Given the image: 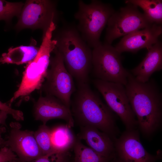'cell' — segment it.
Here are the masks:
<instances>
[{"label":"cell","instance_id":"cell-1","mask_svg":"<svg viewBox=\"0 0 162 162\" xmlns=\"http://www.w3.org/2000/svg\"><path fill=\"white\" fill-rule=\"evenodd\" d=\"M125 86L137 125L145 136H151L162 122V96L158 87L153 80L140 82L130 73Z\"/></svg>","mask_w":162,"mask_h":162},{"label":"cell","instance_id":"cell-2","mask_svg":"<svg viewBox=\"0 0 162 162\" xmlns=\"http://www.w3.org/2000/svg\"><path fill=\"white\" fill-rule=\"evenodd\" d=\"M72 95L70 109L74 123L80 127L95 128L107 134L114 141L119 133L115 115L88 83H78Z\"/></svg>","mask_w":162,"mask_h":162},{"label":"cell","instance_id":"cell-3","mask_svg":"<svg viewBox=\"0 0 162 162\" xmlns=\"http://www.w3.org/2000/svg\"><path fill=\"white\" fill-rule=\"evenodd\" d=\"M53 39L56 41L55 49L62 56L68 72L78 83H88L92 50L82 38L76 26L64 23Z\"/></svg>","mask_w":162,"mask_h":162},{"label":"cell","instance_id":"cell-4","mask_svg":"<svg viewBox=\"0 0 162 162\" xmlns=\"http://www.w3.org/2000/svg\"><path fill=\"white\" fill-rule=\"evenodd\" d=\"M56 26L52 24L43 34L42 42L34 58L27 63L18 89L8 103L11 104L17 99L29 95L41 88L50 65V55L56 47V41L52 38Z\"/></svg>","mask_w":162,"mask_h":162},{"label":"cell","instance_id":"cell-5","mask_svg":"<svg viewBox=\"0 0 162 162\" xmlns=\"http://www.w3.org/2000/svg\"><path fill=\"white\" fill-rule=\"evenodd\" d=\"M78 6L74 15L78 22L77 28L83 40L93 48L101 42V34L115 11L110 4L96 0L88 4L79 0Z\"/></svg>","mask_w":162,"mask_h":162},{"label":"cell","instance_id":"cell-6","mask_svg":"<svg viewBox=\"0 0 162 162\" xmlns=\"http://www.w3.org/2000/svg\"><path fill=\"white\" fill-rule=\"evenodd\" d=\"M121 53L111 45L101 42L92 50V73L96 79L124 86L130 74L123 66Z\"/></svg>","mask_w":162,"mask_h":162},{"label":"cell","instance_id":"cell-7","mask_svg":"<svg viewBox=\"0 0 162 162\" xmlns=\"http://www.w3.org/2000/svg\"><path fill=\"white\" fill-rule=\"evenodd\" d=\"M50 57L46 81L41 88L46 95L54 96L70 108L71 96L76 88L73 78L66 69L62 57L55 48Z\"/></svg>","mask_w":162,"mask_h":162},{"label":"cell","instance_id":"cell-8","mask_svg":"<svg viewBox=\"0 0 162 162\" xmlns=\"http://www.w3.org/2000/svg\"><path fill=\"white\" fill-rule=\"evenodd\" d=\"M127 4L126 6L115 11L109 18L106 25L105 43L111 45L116 39L152 24L139 10L137 6Z\"/></svg>","mask_w":162,"mask_h":162},{"label":"cell","instance_id":"cell-9","mask_svg":"<svg viewBox=\"0 0 162 162\" xmlns=\"http://www.w3.org/2000/svg\"><path fill=\"white\" fill-rule=\"evenodd\" d=\"M56 2L49 0H27L18 17L15 28L40 29L45 33L52 22L58 19Z\"/></svg>","mask_w":162,"mask_h":162},{"label":"cell","instance_id":"cell-10","mask_svg":"<svg viewBox=\"0 0 162 162\" xmlns=\"http://www.w3.org/2000/svg\"><path fill=\"white\" fill-rule=\"evenodd\" d=\"M110 108L119 117L126 130L136 129L137 123L127 96L122 84L96 79L93 80Z\"/></svg>","mask_w":162,"mask_h":162},{"label":"cell","instance_id":"cell-11","mask_svg":"<svg viewBox=\"0 0 162 162\" xmlns=\"http://www.w3.org/2000/svg\"><path fill=\"white\" fill-rule=\"evenodd\" d=\"M5 146L16 155L18 162H30L43 156L35 140L34 132L21 130L20 124L18 122H11Z\"/></svg>","mask_w":162,"mask_h":162},{"label":"cell","instance_id":"cell-12","mask_svg":"<svg viewBox=\"0 0 162 162\" xmlns=\"http://www.w3.org/2000/svg\"><path fill=\"white\" fill-rule=\"evenodd\" d=\"M113 142L115 153L121 162H155L158 158L146 150L136 129L126 130Z\"/></svg>","mask_w":162,"mask_h":162},{"label":"cell","instance_id":"cell-13","mask_svg":"<svg viewBox=\"0 0 162 162\" xmlns=\"http://www.w3.org/2000/svg\"><path fill=\"white\" fill-rule=\"evenodd\" d=\"M35 119L46 124L49 120L55 118L64 120L71 128L74 121L70 108L58 98L51 95L40 96L34 108Z\"/></svg>","mask_w":162,"mask_h":162},{"label":"cell","instance_id":"cell-14","mask_svg":"<svg viewBox=\"0 0 162 162\" xmlns=\"http://www.w3.org/2000/svg\"><path fill=\"white\" fill-rule=\"evenodd\" d=\"M162 33L161 24H152L124 36L115 48L121 54L124 52L135 53L144 48L148 49L159 41Z\"/></svg>","mask_w":162,"mask_h":162},{"label":"cell","instance_id":"cell-15","mask_svg":"<svg viewBox=\"0 0 162 162\" xmlns=\"http://www.w3.org/2000/svg\"><path fill=\"white\" fill-rule=\"evenodd\" d=\"M80 127L77 138L85 140L88 147L99 155L110 159L114 157V142L108 135L93 127Z\"/></svg>","mask_w":162,"mask_h":162},{"label":"cell","instance_id":"cell-16","mask_svg":"<svg viewBox=\"0 0 162 162\" xmlns=\"http://www.w3.org/2000/svg\"><path fill=\"white\" fill-rule=\"evenodd\" d=\"M145 57L140 64L131 70L132 75L138 81L146 82L152 74L162 69V46L158 41L147 49Z\"/></svg>","mask_w":162,"mask_h":162},{"label":"cell","instance_id":"cell-17","mask_svg":"<svg viewBox=\"0 0 162 162\" xmlns=\"http://www.w3.org/2000/svg\"><path fill=\"white\" fill-rule=\"evenodd\" d=\"M39 49L33 44L10 47L7 53L2 54V63L17 65L28 63L36 57Z\"/></svg>","mask_w":162,"mask_h":162},{"label":"cell","instance_id":"cell-18","mask_svg":"<svg viewBox=\"0 0 162 162\" xmlns=\"http://www.w3.org/2000/svg\"><path fill=\"white\" fill-rule=\"evenodd\" d=\"M70 128L66 124L51 129V137L53 147L57 152H68L72 148L76 141Z\"/></svg>","mask_w":162,"mask_h":162},{"label":"cell","instance_id":"cell-19","mask_svg":"<svg viewBox=\"0 0 162 162\" xmlns=\"http://www.w3.org/2000/svg\"><path fill=\"white\" fill-rule=\"evenodd\" d=\"M126 3L141 8L144 16L152 24H161L162 22V1L161 0H128Z\"/></svg>","mask_w":162,"mask_h":162},{"label":"cell","instance_id":"cell-20","mask_svg":"<svg viewBox=\"0 0 162 162\" xmlns=\"http://www.w3.org/2000/svg\"><path fill=\"white\" fill-rule=\"evenodd\" d=\"M72 148L74 154V162H108L112 159L99 155L83 144L77 137Z\"/></svg>","mask_w":162,"mask_h":162},{"label":"cell","instance_id":"cell-21","mask_svg":"<svg viewBox=\"0 0 162 162\" xmlns=\"http://www.w3.org/2000/svg\"><path fill=\"white\" fill-rule=\"evenodd\" d=\"M51 132V129L45 124L40 125L34 132L35 140L43 155L56 152L52 146Z\"/></svg>","mask_w":162,"mask_h":162},{"label":"cell","instance_id":"cell-22","mask_svg":"<svg viewBox=\"0 0 162 162\" xmlns=\"http://www.w3.org/2000/svg\"><path fill=\"white\" fill-rule=\"evenodd\" d=\"M24 4L0 0V21L9 22L14 16H19Z\"/></svg>","mask_w":162,"mask_h":162},{"label":"cell","instance_id":"cell-23","mask_svg":"<svg viewBox=\"0 0 162 162\" xmlns=\"http://www.w3.org/2000/svg\"><path fill=\"white\" fill-rule=\"evenodd\" d=\"M69 152H56L41 156L30 162H68Z\"/></svg>","mask_w":162,"mask_h":162},{"label":"cell","instance_id":"cell-24","mask_svg":"<svg viewBox=\"0 0 162 162\" xmlns=\"http://www.w3.org/2000/svg\"><path fill=\"white\" fill-rule=\"evenodd\" d=\"M0 110L7 112L11 115L17 121H22L24 117L22 112L20 110L13 109L8 103H3L0 101Z\"/></svg>","mask_w":162,"mask_h":162},{"label":"cell","instance_id":"cell-25","mask_svg":"<svg viewBox=\"0 0 162 162\" xmlns=\"http://www.w3.org/2000/svg\"><path fill=\"white\" fill-rule=\"evenodd\" d=\"M16 155L10 148L4 147L0 149V162H18Z\"/></svg>","mask_w":162,"mask_h":162},{"label":"cell","instance_id":"cell-26","mask_svg":"<svg viewBox=\"0 0 162 162\" xmlns=\"http://www.w3.org/2000/svg\"><path fill=\"white\" fill-rule=\"evenodd\" d=\"M8 114L5 111L0 110V124L6 126V122Z\"/></svg>","mask_w":162,"mask_h":162},{"label":"cell","instance_id":"cell-27","mask_svg":"<svg viewBox=\"0 0 162 162\" xmlns=\"http://www.w3.org/2000/svg\"><path fill=\"white\" fill-rule=\"evenodd\" d=\"M6 131V128L4 127L0 128V147L2 148L5 146V140L2 137L3 134Z\"/></svg>","mask_w":162,"mask_h":162},{"label":"cell","instance_id":"cell-28","mask_svg":"<svg viewBox=\"0 0 162 162\" xmlns=\"http://www.w3.org/2000/svg\"><path fill=\"white\" fill-rule=\"evenodd\" d=\"M112 159L110 160L108 162H121L118 159H116L114 158L113 160H111Z\"/></svg>","mask_w":162,"mask_h":162},{"label":"cell","instance_id":"cell-29","mask_svg":"<svg viewBox=\"0 0 162 162\" xmlns=\"http://www.w3.org/2000/svg\"><path fill=\"white\" fill-rule=\"evenodd\" d=\"M2 59L1 57H0V62L2 63Z\"/></svg>","mask_w":162,"mask_h":162},{"label":"cell","instance_id":"cell-30","mask_svg":"<svg viewBox=\"0 0 162 162\" xmlns=\"http://www.w3.org/2000/svg\"><path fill=\"white\" fill-rule=\"evenodd\" d=\"M16 162L13 161V162Z\"/></svg>","mask_w":162,"mask_h":162}]
</instances>
